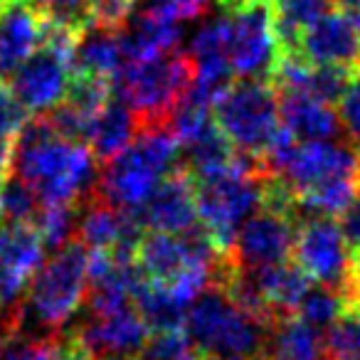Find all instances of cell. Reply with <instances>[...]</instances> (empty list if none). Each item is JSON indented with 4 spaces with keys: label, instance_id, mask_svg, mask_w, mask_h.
Instances as JSON below:
<instances>
[{
    "label": "cell",
    "instance_id": "obj_4",
    "mask_svg": "<svg viewBox=\"0 0 360 360\" xmlns=\"http://www.w3.org/2000/svg\"><path fill=\"white\" fill-rule=\"evenodd\" d=\"M269 175L271 170L245 155H237L222 168L193 175L198 222L205 227L222 255L230 252L237 230L245 225L247 217L262 207Z\"/></svg>",
    "mask_w": 360,
    "mask_h": 360
},
{
    "label": "cell",
    "instance_id": "obj_29",
    "mask_svg": "<svg viewBox=\"0 0 360 360\" xmlns=\"http://www.w3.org/2000/svg\"><path fill=\"white\" fill-rule=\"evenodd\" d=\"M30 6L50 25L65 27L72 32H84L91 25L89 0H30Z\"/></svg>",
    "mask_w": 360,
    "mask_h": 360
},
{
    "label": "cell",
    "instance_id": "obj_32",
    "mask_svg": "<svg viewBox=\"0 0 360 360\" xmlns=\"http://www.w3.org/2000/svg\"><path fill=\"white\" fill-rule=\"evenodd\" d=\"M139 6L160 13V15L183 25V22L205 18L212 8V0H141Z\"/></svg>",
    "mask_w": 360,
    "mask_h": 360
},
{
    "label": "cell",
    "instance_id": "obj_9",
    "mask_svg": "<svg viewBox=\"0 0 360 360\" xmlns=\"http://www.w3.org/2000/svg\"><path fill=\"white\" fill-rule=\"evenodd\" d=\"M225 13L227 60L237 79L271 82L284 62L274 25V0H245Z\"/></svg>",
    "mask_w": 360,
    "mask_h": 360
},
{
    "label": "cell",
    "instance_id": "obj_45",
    "mask_svg": "<svg viewBox=\"0 0 360 360\" xmlns=\"http://www.w3.org/2000/svg\"><path fill=\"white\" fill-rule=\"evenodd\" d=\"M0 319H3V314H0Z\"/></svg>",
    "mask_w": 360,
    "mask_h": 360
},
{
    "label": "cell",
    "instance_id": "obj_24",
    "mask_svg": "<svg viewBox=\"0 0 360 360\" xmlns=\"http://www.w3.org/2000/svg\"><path fill=\"white\" fill-rule=\"evenodd\" d=\"M335 8L333 0H274V25L281 50L289 55L299 35Z\"/></svg>",
    "mask_w": 360,
    "mask_h": 360
},
{
    "label": "cell",
    "instance_id": "obj_1",
    "mask_svg": "<svg viewBox=\"0 0 360 360\" xmlns=\"http://www.w3.org/2000/svg\"><path fill=\"white\" fill-rule=\"evenodd\" d=\"M11 173L42 205H84L96 195L101 163L84 141L65 139L45 114H32L15 136Z\"/></svg>",
    "mask_w": 360,
    "mask_h": 360
},
{
    "label": "cell",
    "instance_id": "obj_14",
    "mask_svg": "<svg viewBox=\"0 0 360 360\" xmlns=\"http://www.w3.org/2000/svg\"><path fill=\"white\" fill-rule=\"evenodd\" d=\"M45 242L30 222H0V314L20 309L30 279L45 262Z\"/></svg>",
    "mask_w": 360,
    "mask_h": 360
},
{
    "label": "cell",
    "instance_id": "obj_20",
    "mask_svg": "<svg viewBox=\"0 0 360 360\" xmlns=\"http://www.w3.org/2000/svg\"><path fill=\"white\" fill-rule=\"evenodd\" d=\"M136 134H139V119H136V114L119 96L111 94L104 101V106L91 116L89 131H86V146L96 155V160L104 165L119 150H124L134 141Z\"/></svg>",
    "mask_w": 360,
    "mask_h": 360
},
{
    "label": "cell",
    "instance_id": "obj_30",
    "mask_svg": "<svg viewBox=\"0 0 360 360\" xmlns=\"http://www.w3.org/2000/svg\"><path fill=\"white\" fill-rule=\"evenodd\" d=\"M136 360H202V355L183 330H163L150 333Z\"/></svg>",
    "mask_w": 360,
    "mask_h": 360
},
{
    "label": "cell",
    "instance_id": "obj_34",
    "mask_svg": "<svg viewBox=\"0 0 360 360\" xmlns=\"http://www.w3.org/2000/svg\"><path fill=\"white\" fill-rule=\"evenodd\" d=\"M27 116L30 114H27L25 106L15 99L11 86H8L6 82H0V131L8 136H18V131L22 129Z\"/></svg>",
    "mask_w": 360,
    "mask_h": 360
},
{
    "label": "cell",
    "instance_id": "obj_16",
    "mask_svg": "<svg viewBox=\"0 0 360 360\" xmlns=\"http://www.w3.org/2000/svg\"><path fill=\"white\" fill-rule=\"evenodd\" d=\"M146 232H186L198 225L195 183L186 168H178L158 183L148 200L131 210Z\"/></svg>",
    "mask_w": 360,
    "mask_h": 360
},
{
    "label": "cell",
    "instance_id": "obj_13",
    "mask_svg": "<svg viewBox=\"0 0 360 360\" xmlns=\"http://www.w3.org/2000/svg\"><path fill=\"white\" fill-rule=\"evenodd\" d=\"M299 220L276 207L262 205L237 230L227 259L240 269H262L291 259Z\"/></svg>",
    "mask_w": 360,
    "mask_h": 360
},
{
    "label": "cell",
    "instance_id": "obj_21",
    "mask_svg": "<svg viewBox=\"0 0 360 360\" xmlns=\"http://www.w3.org/2000/svg\"><path fill=\"white\" fill-rule=\"evenodd\" d=\"M124 62L126 60L124 50H121L119 30L89 25L84 32H79L75 52H72V72L111 82V86H114V79L124 67Z\"/></svg>",
    "mask_w": 360,
    "mask_h": 360
},
{
    "label": "cell",
    "instance_id": "obj_25",
    "mask_svg": "<svg viewBox=\"0 0 360 360\" xmlns=\"http://www.w3.org/2000/svg\"><path fill=\"white\" fill-rule=\"evenodd\" d=\"M348 306H350L348 296L340 289H330V286L323 284H311L309 291L301 296L294 314L299 319H304L306 323H311L314 328L326 330Z\"/></svg>",
    "mask_w": 360,
    "mask_h": 360
},
{
    "label": "cell",
    "instance_id": "obj_22",
    "mask_svg": "<svg viewBox=\"0 0 360 360\" xmlns=\"http://www.w3.org/2000/svg\"><path fill=\"white\" fill-rule=\"evenodd\" d=\"M262 360H333L326 350L323 330L296 314L279 316L271 323Z\"/></svg>",
    "mask_w": 360,
    "mask_h": 360
},
{
    "label": "cell",
    "instance_id": "obj_6",
    "mask_svg": "<svg viewBox=\"0 0 360 360\" xmlns=\"http://www.w3.org/2000/svg\"><path fill=\"white\" fill-rule=\"evenodd\" d=\"M271 323L235 301L222 284H210L193 299L183 333L200 355L262 360Z\"/></svg>",
    "mask_w": 360,
    "mask_h": 360
},
{
    "label": "cell",
    "instance_id": "obj_26",
    "mask_svg": "<svg viewBox=\"0 0 360 360\" xmlns=\"http://www.w3.org/2000/svg\"><path fill=\"white\" fill-rule=\"evenodd\" d=\"M40 210V198L18 175L8 173L0 180V222H30V225H35Z\"/></svg>",
    "mask_w": 360,
    "mask_h": 360
},
{
    "label": "cell",
    "instance_id": "obj_40",
    "mask_svg": "<svg viewBox=\"0 0 360 360\" xmlns=\"http://www.w3.org/2000/svg\"><path fill=\"white\" fill-rule=\"evenodd\" d=\"M220 3V8L222 11H232V8H237V6H242L245 0H217Z\"/></svg>",
    "mask_w": 360,
    "mask_h": 360
},
{
    "label": "cell",
    "instance_id": "obj_37",
    "mask_svg": "<svg viewBox=\"0 0 360 360\" xmlns=\"http://www.w3.org/2000/svg\"><path fill=\"white\" fill-rule=\"evenodd\" d=\"M13 153H15V136H8L0 131V180L11 173Z\"/></svg>",
    "mask_w": 360,
    "mask_h": 360
},
{
    "label": "cell",
    "instance_id": "obj_35",
    "mask_svg": "<svg viewBox=\"0 0 360 360\" xmlns=\"http://www.w3.org/2000/svg\"><path fill=\"white\" fill-rule=\"evenodd\" d=\"M338 227L350 255H360V193L338 212Z\"/></svg>",
    "mask_w": 360,
    "mask_h": 360
},
{
    "label": "cell",
    "instance_id": "obj_12",
    "mask_svg": "<svg viewBox=\"0 0 360 360\" xmlns=\"http://www.w3.org/2000/svg\"><path fill=\"white\" fill-rule=\"evenodd\" d=\"M70 333L94 360H136L150 338V328L141 319L134 301L111 309H86Z\"/></svg>",
    "mask_w": 360,
    "mask_h": 360
},
{
    "label": "cell",
    "instance_id": "obj_18",
    "mask_svg": "<svg viewBox=\"0 0 360 360\" xmlns=\"http://www.w3.org/2000/svg\"><path fill=\"white\" fill-rule=\"evenodd\" d=\"M281 126L296 141H335L343 139L338 111L330 104L296 89H276Z\"/></svg>",
    "mask_w": 360,
    "mask_h": 360
},
{
    "label": "cell",
    "instance_id": "obj_19",
    "mask_svg": "<svg viewBox=\"0 0 360 360\" xmlns=\"http://www.w3.org/2000/svg\"><path fill=\"white\" fill-rule=\"evenodd\" d=\"M180 37H183L180 22L170 20V18L160 15L155 11H148L139 3H136V11L131 13V18L124 22V27L119 30L126 62L148 60V57L178 50Z\"/></svg>",
    "mask_w": 360,
    "mask_h": 360
},
{
    "label": "cell",
    "instance_id": "obj_46",
    "mask_svg": "<svg viewBox=\"0 0 360 360\" xmlns=\"http://www.w3.org/2000/svg\"><path fill=\"white\" fill-rule=\"evenodd\" d=\"M0 11H3V8H0Z\"/></svg>",
    "mask_w": 360,
    "mask_h": 360
},
{
    "label": "cell",
    "instance_id": "obj_15",
    "mask_svg": "<svg viewBox=\"0 0 360 360\" xmlns=\"http://www.w3.org/2000/svg\"><path fill=\"white\" fill-rule=\"evenodd\" d=\"M284 57L306 65H330L343 70L360 67V32L348 13H333L306 27L296 40L294 50Z\"/></svg>",
    "mask_w": 360,
    "mask_h": 360
},
{
    "label": "cell",
    "instance_id": "obj_7",
    "mask_svg": "<svg viewBox=\"0 0 360 360\" xmlns=\"http://www.w3.org/2000/svg\"><path fill=\"white\" fill-rule=\"evenodd\" d=\"M212 116L237 155L264 165L269 150L284 134L279 94L271 82L235 79L212 104Z\"/></svg>",
    "mask_w": 360,
    "mask_h": 360
},
{
    "label": "cell",
    "instance_id": "obj_36",
    "mask_svg": "<svg viewBox=\"0 0 360 360\" xmlns=\"http://www.w3.org/2000/svg\"><path fill=\"white\" fill-rule=\"evenodd\" d=\"M60 360H94L89 355V350L79 343L72 333L62 335V348H60Z\"/></svg>",
    "mask_w": 360,
    "mask_h": 360
},
{
    "label": "cell",
    "instance_id": "obj_31",
    "mask_svg": "<svg viewBox=\"0 0 360 360\" xmlns=\"http://www.w3.org/2000/svg\"><path fill=\"white\" fill-rule=\"evenodd\" d=\"M335 106H338L335 111H338L340 126H343V136L360 155V70H353Z\"/></svg>",
    "mask_w": 360,
    "mask_h": 360
},
{
    "label": "cell",
    "instance_id": "obj_5",
    "mask_svg": "<svg viewBox=\"0 0 360 360\" xmlns=\"http://www.w3.org/2000/svg\"><path fill=\"white\" fill-rule=\"evenodd\" d=\"M178 168H183V153L170 124L141 126L134 141L101 165L96 195L121 210H136Z\"/></svg>",
    "mask_w": 360,
    "mask_h": 360
},
{
    "label": "cell",
    "instance_id": "obj_2",
    "mask_svg": "<svg viewBox=\"0 0 360 360\" xmlns=\"http://www.w3.org/2000/svg\"><path fill=\"white\" fill-rule=\"evenodd\" d=\"M271 173L294 193L299 222L304 217H338L360 193V155L343 139L294 141Z\"/></svg>",
    "mask_w": 360,
    "mask_h": 360
},
{
    "label": "cell",
    "instance_id": "obj_33",
    "mask_svg": "<svg viewBox=\"0 0 360 360\" xmlns=\"http://www.w3.org/2000/svg\"><path fill=\"white\" fill-rule=\"evenodd\" d=\"M139 0H89L91 25L109 27V30H121L124 22L136 11Z\"/></svg>",
    "mask_w": 360,
    "mask_h": 360
},
{
    "label": "cell",
    "instance_id": "obj_43",
    "mask_svg": "<svg viewBox=\"0 0 360 360\" xmlns=\"http://www.w3.org/2000/svg\"><path fill=\"white\" fill-rule=\"evenodd\" d=\"M6 340H8V338H6V335L0 333V348H3V343H6Z\"/></svg>",
    "mask_w": 360,
    "mask_h": 360
},
{
    "label": "cell",
    "instance_id": "obj_23",
    "mask_svg": "<svg viewBox=\"0 0 360 360\" xmlns=\"http://www.w3.org/2000/svg\"><path fill=\"white\" fill-rule=\"evenodd\" d=\"M134 304L150 333H163V330H183L193 299L175 289L143 279L134 294Z\"/></svg>",
    "mask_w": 360,
    "mask_h": 360
},
{
    "label": "cell",
    "instance_id": "obj_44",
    "mask_svg": "<svg viewBox=\"0 0 360 360\" xmlns=\"http://www.w3.org/2000/svg\"><path fill=\"white\" fill-rule=\"evenodd\" d=\"M8 3H11V0H0V8H6Z\"/></svg>",
    "mask_w": 360,
    "mask_h": 360
},
{
    "label": "cell",
    "instance_id": "obj_11",
    "mask_svg": "<svg viewBox=\"0 0 360 360\" xmlns=\"http://www.w3.org/2000/svg\"><path fill=\"white\" fill-rule=\"evenodd\" d=\"M291 259L304 269V274L314 284L340 289L348 296L353 257H350L348 245H345L343 235H340L335 217H304L299 222V227H296Z\"/></svg>",
    "mask_w": 360,
    "mask_h": 360
},
{
    "label": "cell",
    "instance_id": "obj_8",
    "mask_svg": "<svg viewBox=\"0 0 360 360\" xmlns=\"http://www.w3.org/2000/svg\"><path fill=\"white\" fill-rule=\"evenodd\" d=\"M191 84L193 62L188 52L170 50L148 60L126 62L114 79V94L134 111L141 129L168 124Z\"/></svg>",
    "mask_w": 360,
    "mask_h": 360
},
{
    "label": "cell",
    "instance_id": "obj_42",
    "mask_svg": "<svg viewBox=\"0 0 360 360\" xmlns=\"http://www.w3.org/2000/svg\"><path fill=\"white\" fill-rule=\"evenodd\" d=\"M350 18H353V22H355V27H358V32H360V13H358V15H350Z\"/></svg>",
    "mask_w": 360,
    "mask_h": 360
},
{
    "label": "cell",
    "instance_id": "obj_10",
    "mask_svg": "<svg viewBox=\"0 0 360 360\" xmlns=\"http://www.w3.org/2000/svg\"><path fill=\"white\" fill-rule=\"evenodd\" d=\"M77 32L50 25L47 37L6 82L27 114H47L62 104L72 82V52Z\"/></svg>",
    "mask_w": 360,
    "mask_h": 360
},
{
    "label": "cell",
    "instance_id": "obj_38",
    "mask_svg": "<svg viewBox=\"0 0 360 360\" xmlns=\"http://www.w3.org/2000/svg\"><path fill=\"white\" fill-rule=\"evenodd\" d=\"M350 306H360V255L353 257V269H350Z\"/></svg>",
    "mask_w": 360,
    "mask_h": 360
},
{
    "label": "cell",
    "instance_id": "obj_3",
    "mask_svg": "<svg viewBox=\"0 0 360 360\" xmlns=\"http://www.w3.org/2000/svg\"><path fill=\"white\" fill-rule=\"evenodd\" d=\"M89 294V250L79 240L55 250L25 291L18 333H65Z\"/></svg>",
    "mask_w": 360,
    "mask_h": 360
},
{
    "label": "cell",
    "instance_id": "obj_39",
    "mask_svg": "<svg viewBox=\"0 0 360 360\" xmlns=\"http://www.w3.org/2000/svg\"><path fill=\"white\" fill-rule=\"evenodd\" d=\"M335 8H340L343 13H348V15H358L360 13V0H333Z\"/></svg>",
    "mask_w": 360,
    "mask_h": 360
},
{
    "label": "cell",
    "instance_id": "obj_28",
    "mask_svg": "<svg viewBox=\"0 0 360 360\" xmlns=\"http://www.w3.org/2000/svg\"><path fill=\"white\" fill-rule=\"evenodd\" d=\"M62 333H15L0 348V360H60Z\"/></svg>",
    "mask_w": 360,
    "mask_h": 360
},
{
    "label": "cell",
    "instance_id": "obj_27",
    "mask_svg": "<svg viewBox=\"0 0 360 360\" xmlns=\"http://www.w3.org/2000/svg\"><path fill=\"white\" fill-rule=\"evenodd\" d=\"M323 343L333 360H360V306H348L323 330Z\"/></svg>",
    "mask_w": 360,
    "mask_h": 360
},
{
    "label": "cell",
    "instance_id": "obj_17",
    "mask_svg": "<svg viewBox=\"0 0 360 360\" xmlns=\"http://www.w3.org/2000/svg\"><path fill=\"white\" fill-rule=\"evenodd\" d=\"M50 22L30 6V0H11L0 11V82H8L13 72L45 42Z\"/></svg>",
    "mask_w": 360,
    "mask_h": 360
},
{
    "label": "cell",
    "instance_id": "obj_41",
    "mask_svg": "<svg viewBox=\"0 0 360 360\" xmlns=\"http://www.w3.org/2000/svg\"><path fill=\"white\" fill-rule=\"evenodd\" d=\"M202 360H235V358H222V355H202Z\"/></svg>",
    "mask_w": 360,
    "mask_h": 360
}]
</instances>
